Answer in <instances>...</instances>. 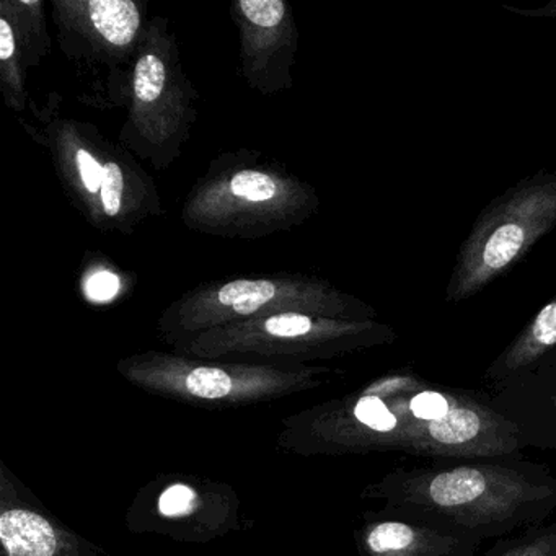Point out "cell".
Here are the masks:
<instances>
[{
	"label": "cell",
	"mask_w": 556,
	"mask_h": 556,
	"mask_svg": "<svg viewBox=\"0 0 556 556\" xmlns=\"http://www.w3.org/2000/svg\"><path fill=\"white\" fill-rule=\"evenodd\" d=\"M481 556H556V519L497 539Z\"/></svg>",
	"instance_id": "obj_13"
},
{
	"label": "cell",
	"mask_w": 556,
	"mask_h": 556,
	"mask_svg": "<svg viewBox=\"0 0 556 556\" xmlns=\"http://www.w3.org/2000/svg\"><path fill=\"white\" fill-rule=\"evenodd\" d=\"M281 312H305L346 320H376V312L369 305L330 289L314 288L305 292L299 286L286 282L239 279L220 286L216 291L198 295L181 307L165 328L168 333L185 337L188 341V337L194 338L214 328Z\"/></svg>",
	"instance_id": "obj_7"
},
{
	"label": "cell",
	"mask_w": 556,
	"mask_h": 556,
	"mask_svg": "<svg viewBox=\"0 0 556 556\" xmlns=\"http://www.w3.org/2000/svg\"><path fill=\"white\" fill-rule=\"evenodd\" d=\"M125 522L136 535L180 543H210L247 527L236 488L188 473L159 475L139 488Z\"/></svg>",
	"instance_id": "obj_6"
},
{
	"label": "cell",
	"mask_w": 556,
	"mask_h": 556,
	"mask_svg": "<svg viewBox=\"0 0 556 556\" xmlns=\"http://www.w3.org/2000/svg\"><path fill=\"white\" fill-rule=\"evenodd\" d=\"M276 444L299 457L400 452L431 460L522 457L526 448L490 393L429 382L412 369L285 416Z\"/></svg>",
	"instance_id": "obj_1"
},
{
	"label": "cell",
	"mask_w": 556,
	"mask_h": 556,
	"mask_svg": "<svg viewBox=\"0 0 556 556\" xmlns=\"http://www.w3.org/2000/svg\"><path fill=\"white\" fill-rule=\"evenodd\" d=\"M90 21L113 47H128L138 34L141 14L131 0H92Z\"/></svg>",
	"instance_id": "obj_12"
},
{
	"label": "cell",
	"mask_w": 556,
	"mask_h": 556,
	"mask_svg": "<svg viewBox=\"0 0 556 556\" xmlns=\"http://www.w3.org/2000/svg\"><path fill=\"white\" fill-rule=\"evenodd\" d=\"M504 9L516 15H526V17L556 18V2H549L545 8L533 9V11H522V9L509 8V5H504Z\"/></svg>",
	"instance_id": "obj_21"
},
{
	"label": "cell",
	"mask_w": 556,
	"mask_h": 556,
	"mask_svg": "<svg viewBox=\"0 0 556 556\" xmlns=\"http://www.w3.org/2000/svg\"><path fill=\"white\" fill-rule=\"evenodd\" d=\"M490 399L526 447L556 452V364L490 390Z\"/></svg>",
	"instance_id": "obj_10"
},
{
	"label": "cell",
	"mask_w": 556,
	"mask_h": 556,
	"mask_svg": "<svg viewBox=\"0 0 556 556\" xmlns=\"http://www.w3.org/2000/svg\"><path fill=\"white\" fill-rule=\"evenodd\" d=\"M165 66L161 58L146 54L139 60L135 73L136 99L141 103H152L161 97L165 86Z\"/></svg>",
	"instance_id": "obj_15"
},
{
	"label": "cell",
	"mask_w": 556,
	"mask_h": 556,
	"mask_svg": "<svg viewBox=\"0 0 556 556\" xmlns=\"http://www.w3.org/2000/svg\"><path fill=\"white\" fill-rule=\"evenodd\" d=\"M229 193L233 200L242 203H266L279 194V185L275 178L258 170H242L229 181Z\"/></svg>",
	"instance_id": "obj_14"
},
{
	"label": "cell",
	"mask_w": 556,
	"mask_h": 556,
	"mask_svg": "<svg viewBox=\"0 0 556 556\" xmlns=\"http://www.w3.org/2000/svg\"><path fill=\"white\" fill-rule=\"evenodd\" d=\"M555 227L556 172L540 168L478 214L458 250L445 301H468L509 275Z\"/></svg>",
	"instance_id": "obj_4"
},
{
	"label": "cell",
	"mask_w": 556,
	"mask_h": 556,
	"mask_svg": "<svg viewBox=\"0 0 556 556\" xmlns=\"http://www.w3.org/2000/svg\"><path fill=\"white\" fill-rule=\"evenodd\" d=\"M15 53V35L11 24L0 18V61L8 63Z\"/></svg>",
	"instance_id": "obj_20"
},
{
	"label": "cell",
	"mask_w": 556,
	"mask_h": 556,
	"mask_svg": "<svg viewBox=\"0 0 556 556\" xmlns=\"http://www.w3.org/2000/svg\"><path fill=\"white\" fill-rule=\"evenodd\" d=\"M77 165H79L80 177H83L84 185L90 193H97L102 190L103 175H105V167L99 164L93 159L90 152L79 149L77 151Z\"/></svg>",
	"instance_id": "obj_18"
},
{
	"label": "cell",
	"mask_w": 556,
	"mask_h": 556,
	"mask_svg": "<svg viewBox=\"0 0 556 556\" xmlns=\"http://www.w3.org/2000/svg\"><path fill=\"white\" fill-rule=\"evenodd\" d=\"M484 540L399 510H366L354 529L357 556H477Z\"/></svg>",
	"instance_id": "obj_9"
},
{
	"label": "cell",
	"mask_w": 556,
	"mask_h": 556,
	"mask_svg": "<svg viewBox=\"0 0 556 556\" xmlns=\"http://www.w3.org/2000/svg\"><path fill=\"white\" fill-rule=\"evenodd\" d=\"M119 291V279L113 273H97L87 282V294L93 301H110Z\"/></svg>",
	"instance_id": "obj_19"
},
{
	"label": "cell",
	"mask_w": 556,
	"mask_h": 556,
	"mask_svg": "<svg viewBox=\"0 0 556 556\" xmlns=\"http://www.w3.org/2000/svg\"><path fill=\"white\" fill-rule=\"evenodd\" d=\"M0 556H110L71 529L0 458Z\"/></svg>",
	"instance_id": "obj_8"
},
{
	"label": "cell",
	"mask_w": 556,
	"mask_h": 556,
	"mask_svg": "<svg viewBox=\"0 0 556 556\" xmlns=\"http://www.w3.org/2000/svg\"><path fill=\"white\" fill-rule=\"evenodd\" d=\"M239 8L247 21L260 28L278 27L286 15L282 0H242Z\"/></svg>",
	"instance_id": "obj_16"
},
{
	"label": "cell",
	"mask_w": 556,
	"mask_h": 556,
	"mask_svg": "<svg viewBox=\"0 0 556 556\" xmlns=\"http://www.w3.org/2000/svg\"><path fill=\"white\" fill-rule=\"evenodd\" d=\"M123 188H125V180H123V172L118 164L110 162L105 165V175H103L102 184V204L105 213L110 217L118 216L122 210Z\"/></svg>",
	"instance_id": "obj_17"
},
{
	"label": "cell",
	"mask_w": 556,
	"mask_h": 556,
	"mask_svg": "<svg viewBox=\"0 0 556 556\" xmlns=\"http://www.w3.org/2000/svg\"><path fill=\"white\" fill-rule=\"evenodd\" d=\"M361 500L486 540L549 522L556 471L522 457L432 460L370 481Z\"/></svg>",
	"instance_id": "obj_2"
},
{
	"label": "cell",
	"mask_w": 556,
	"mask_h": 556,
	"mask_svg": "<svg viewBox=\"0 0 556 556\" xmlns=\"http://www.w3.org/2000/svg\"><path fill=\"white\" fill-rule=\"evenodd\" d=\"M395 340L396 331L376 320L281 312L204 331L184 341L178 350L200 359L236 356L304 364L387 346Z\"/></svg>",
	"instance_id": "obj_5"
},
{
	"label": "cell",
	"mask_w": 556,
	"mask_h": 556,
	"mask_svg": "<svg viewBox=\"0 0 556 556\" xmlns=\"http://www.w3.org/2000/svg\"><path fill=\"white\" fill-rule=\"evenodd\" d=\"M131 386L174 402L211 409L243 408L325 386L331 369L295 363H223L146 353L118 364Z\"/></svg>",
	"instance_id": "obj_3"
},
{
	"label": "cell",
	"mask_w": 556,
	"mask_h": 556,
	"mask_svg": "<svg viewBox=\"0 0 556 556\" xmlns=\"http://www.w3.org/2000/svg\"><path fill=\"white\" fill-rule=\"evenodd\" d=\"M556 364V295L494 357L483 374L488 390Z\"/></svg>",
	"instance_id": "obj_11"
}]
</instances>
